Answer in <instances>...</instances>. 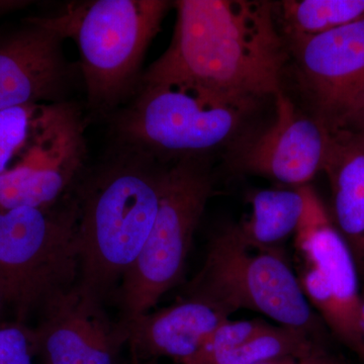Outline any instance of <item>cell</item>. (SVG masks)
Returning a JSON list of instances; mask_svg holds the SVG:
<instances>
[{"mask_svg":"<svg viewBox=\"0 0 364 364\" xmlns=\"http://www.w3.org/2000/svg\"><path fill=\"white\" fill-rule=\"evenodd\" d=\"M324 347L322 339L312 333L269 323L245 343L218 354L205 364H260L289 356L305 355Z\"/></svg>","mask_w":364,"mask_h":364,"instance_id":"d6986e66","label":"cell"},{"mask_svg":"<svg viewBox=\"0 0 364 364\" xmlns=\"http://www.w3.org/2000/svg\"><path fill=\"white\" fill-rule=\"evenodd\" d=\"M251 214L236 225L251 247L274 250L294 237L306 207V186L256 191L250 198Z\"/></svg>","mask_w":364,"mask_h":364,"instance_id":"2e32d148","label":"cell"},{"mask_svg":"<svg viewBox=\"0 0 364 364\" xmlns=\"http://www.w3.org/2000/svg\"><path fill=\"white\" fill-rule=\"evenodd\" d=\"M168 162L112 144L73 191L77 203L76 289L104 304L138 259L161 200Z\"/></svg>","mask_w":364,"mask_h":364,"instance_id":"7a4b0ae2","label":"cell"},{"mask_svg":"<svg viewBox=\"0 0 364 364\" xmlns=\"http://www.w3.org/2000/svg\"><path fill=\"white\" fill-rule=\"evenodd\" d=\"M359 326L364 340V279H360V304H359Z\"/></svg>","mask_w":364,"mask_h":364,"instance_id":"cb8c5ba5","label":"cell"},{"mask_svg":"<svg viewBox=\"0 0 364 364\" xmlns=\"http://www.w3.org/2000/svg\"><path fill=\"white\" fill-rule=\"evenodd\" d=\"M46 364H117L127 333L112 324L102 303L83 296L76 287L53 301L32 334Z\"/></svg>","mask_w":364,"mask_h":364,"instance_id":"4fadbf2b","label":"cell"},{"mask_svg":"<svg viewBox=\"0 0 364 364\" xmlns=\"http://www.w3.org/2000/svg\"><path fill=\"white\" fill-rule=\"evenodd\" d=\"M260 364H348L344 359L330 353L327 349H318L305 355L289 356Z\"/></svg>","mask_w":364,"mask_h":364,"instance_id":"7402d4cb","label":"cell"},{"mask_svg":"<svg viewBox=\"0 0 364 364\" xmlns=\"http://www.w3.org/2000/svg\"><path fill=\"white\" fill-rule=\"evenodd\" d=\"M85 134V124L62 129L0 174V210L49 208L72 195L86 172Z\"/></svg>","mask_w":364,"mask_h":364,"instance_id":"7c38bea8","label":"cell"},{"mask_svg":"<svg viewBox=\"0 0 364 364\" xmlns=\"http://www.w3.org/2000/svg\"><path fill=\"white\" fill-rule=\"evenodd\" d=\"M273 100L274 119L241 146L237 166L284 186H309L323 171L330 132L315 117L299 111L284 90Z\"/></svg>","mask_w":364,"mask_h":364,"instance_id":"8fae6325","label":"cell"},{"mask_svg":"<svg viewBox=\"0 0 364 364\" xmlns=\"http://www.w3.org/2000/svg\"><path fill=\"white\" fill-rule=\"evenodd\" d=\"M77 203L0 210V294L20 320L77 286Z\"/></svg>","mask_w":364,"mask_h":364,"instance_id":"5b68a950","label":"cell"},{"mask_svg":"<svg viewBox=\"0 0 364 364\" xmlns=\"http://www.w3.org/2000/svg\"><path fill=\"white\" fill-rule=\"evenodd\" d=\"M32 334L20 326L0 328V364H33Z\"/></svg>","mask_w":364,"mask_h":364,"instance_id":"44dd1931","label":"cell"},{"mask_svg":"<svg viewBox=\"0 0 364 364\" xmlns=\"http://www.w3.org/2000/svg\"><path fill=\"white\" fill-rule=\"evenodd\" d=\"M274 7L286 40L320 35L364 20V0H286Z\"/></svg>","mask_w":364,"mask_h":364,"instance_id":"ac0fdd59","label":"cell"},{"mask_svg":"<svg viewBox=\"0 0 364 364\" xmlns=\"http://www.w3.org/2000/svg\"><path fill=\"white\" fill-rule=\"evenodd\" d=\"M171 6L165 0H90L40 16L75 43L91 116L109 119L135 95L146 52Z\"/></svg>","mask_w":364,"mask_h":364,"instance_id":"3957f363","label":"cell"},{"mask_svg":"<svg viewBox=\"0 0 364 364\" xmlns=\"http://www.w3.org/2000/svg\"><path fill=\"white\" fill-rule=\"evenodd\" d=\"M287 41L313 116L329 132L352 128L364 109V20Z\"/></svg>","mask_w":364,"mask_h":364,"instance_id":"9c48e42d","label":"cell"},{"mask_svg":"<svg viewBox=\"0 0 364 364\" xmlns=\"http://www.w3.org/2000/svg\"><path fill=\"white\" fill-rule=\"evenodd\" d=\"M133 364H154L150 360H133Z\"/></svg>","mask_w":364,"mask_h":364,"instance_id":"4316f807","label":"cell"},{"mask_svg":"<svg viewBox=\"0 0 364 364\" xmlns=\"http://www.w3.org/2000/svg\"><path fill=\"white\" fill-rule=\"evenodd\" d=\"M352 128L356 129V130L363 132L364 133V109L363 112H361L360 117H359L358 122H356V124H354V126L352 127Z\"/></svg>","mask_w":364,"mask_h":364,"instance_id":"d4e9b609","label":"cell"},{"mask_svg":"<svg viewBox=\"0 0 364 364\" xmlns=\"http://www.w3.org/2000/svg\"><path fill=\"white\" fill-rule=\"evenodd\" d=\"M64 41L40 16L0 28V112L68 100L80 72L67 59Z\"/></svg>","mask_w":364,"mask_h":364,"instance_id":"30bf717a","label":"cell"},{"mask_svg":"<svg viewBox=\"0 0 364 364\" xmlns=\"http://www.w3.org/2000/svg\"><path fill=\"white\" fill-rule=\"evenodd\" d=\"M174 6L171 43L140 85L181 81L256 102L282 90L289 48L274 4L179 0Z\"/></svg>","mask_w":364,"mask_h":364,"instance_id":"6da1fadb","label":"cell"},{"mask_svg":"<svg viewBox=\"0 0 364 364\" xmlns=\"http://www.w3.org/2000/svg\"><path fill=\"white\" fill-rule=\"evenodd\" d=\"M257 105L193 83H146L107 121L116 145L170 162L231 142Z\"/></svg>","mask_w":364,"mask_h":364,"instance_id":"277c9868","label":"cell"},{"mask_svg":"<svg viewBox=\"0 0 364 364\" xmlns=\"http://www.w3.org/2000/svg\"><path fill=\"white\" fill-rule=\"evenodd\" d=\"M356 264H358V267L359 277L364 279V258L356 261Z\"/></svg>","mask_w":364,"mask_h":364,"instance_id":"484cf974","label":"cell"},{"mask_svg":"<svg viewBox=\"0 0 364 364\" xmlns=\"http://www.w3.org/2000/svg\"><path fill=\"white\" fill-rule=\"evenodd\" d=\"M78 105L28 104L0 112V174L28 156L43 139L73 114Z\"/></svg>","mask_w":364,"mask_h":364,"instance_id":"e0dca14e","label":"cell"},{"mask_svg":"<svg viewBox=\"0 0 364 364\" xmlns=\"http://www.w3.org/2000/svg\"><path fill=\"white\" fill-rule=\"evenodd\" d=\"M330 135L322 172L331 189V219L358 261L364 258V133L350 128Z\"/></svg>","mask_w":364,"mask_h":364,"instance_id":"9a60e30c","label":"cell"},{"mask_svg":"<svg viewBox=\"0 0 364 364\" xmlns=\"http://www.w3.org/2000/svg\"><path fill=\"white\" fill-rule=\"evenodd\" d=\"M213 186L208 156L168 162L154 225L117 289L121 322L149 313L178 284Z\"/></svg>","mask_w":364,"mask_h":364,"instance_id":"52a82bcc","label":"cell"},{"mask_svg":"<svg viewBox=\"0 0 364 364\" xmlns=\"http://www.w3.org/2000/svg\"><path fill=\"white\" fill-rule=\"evenodd\" d=\"M230 316L202 299L188 298L157 312L121 322L127 333L133 360L157 358L188 364L208 336Z\"/></svg>","mask_w":364,"mask_h":364,"instance_id":"5bb4252c","label":"cell"},{"mask_svg":"<svg viewBox=\"0 0 364 364\" xmlns=\"http://www.w3.org/2000/svg\"><path fill=\"white\" fill-rule=\"evenodd\" d=\"M269 323L262 320L231 321L220 325L208 336L203 348L188 364H205L210 358L232 350L264 329Z\"/></svg>","mask_w":364,"mask_h":364,"instance_id":"ffe728a7","label":"cell"},{"mask_svg":"<svg viewBox=\"0 0 364 364\" xmlns=\"http://www.w3.org/2000/svg\"><path fill=\"white\" fill-rule=\"evenodd\" d=\"M2 304H4V299H2L1 294H0V306H1Z\"/></svg>","mask_w":364,"mask_h":364,"instance_id":"83f0119b","label":"cell"},{"mask_svg":"<svg viewBox=\"0 0 364 364\" xmlns=\"http://www.w3.org/2000/svg\"><path fill=\"white\" fill-rule=\"evenodd\" d=\"M28 2L14 1V0H0V16L13 11L14 9H21Z\"/></svg>","mask_w":364,"mask_h":364,"instance_id":"603a6c76","label":"cell"},{"mask_svg":"<svg viewBox=\"0 0 364 364\" xmlns=\"http://www.w3.org/2000/svg\"><path fill=\"white\" fill-rule=\"evenodd\" d=\"M188 298L202 299L231 316L260 313L279 325L323 336V322L309 304L282 249L251 247L236 225L208 244L202 269L188 287Z\"/></svg>","mask_w":364,"mask_h":364,"instance_id":"8992f818","label":"cell"},{"mask_svg":"<svg viewBox=\"0 0 364 364\" xmlns=\"http://www.w3.org/2000/svg\"><path fill=\"white\" fill-rule=\"evenodd\" d=\"M294 238L296 277L309 304L330 331L364 361L358 264L310 184L306 186L305 212Z\"/></svg>","mask_w":364,"mask_h":364,"instance_id":"ba28073f","label":"cell"}]
</instances>
